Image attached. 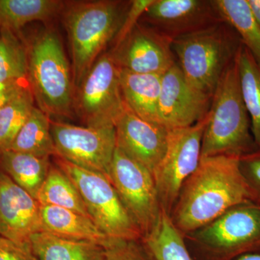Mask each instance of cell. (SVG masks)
Listing matches in <instances>:
<instances>
[{
	"instance_id": "obj_1",
	"label": "cell",
	"mask_w": 260,
	"mask_h": 260,
	"mask_svg": "<svg viewBox=\"0 0 260 260\" xmlns=\"http://www.w3.org/2000/svg\"><path fill=\"white\" fill-rule=\"evenodd\" d=\"M246 202L252 201L239 168V157H202L183 184L170 218L185 237Z\"/></svg>"
},
{
	"instance_id": "obj_2",
	"label": "cell",
	"mask_w": 260,
	"mask_h": 260,
	"mask_svg": "<svg viewBox=\"0 0 260 260\" xmlns=\"http://www.w3.org/2000/svg\"><path fill=\"white\" fill-rule=\"evenodd\" d=\"M237 57L224 72L212 97L201 158L215 155L240 158L258 149L242 97Z\"/></svg>"
},
{
	"instance_id": "obj_3",
	"label": "cell",
	"mask_w": 260,
	"mask_h": 260,
	"mask_svg": "<svg viewBox=\"0 0 260 260\" xmlns=\"http://www.w3.org/2000/svg\"><path fill=\"white\" fill-rule=\"evenodd\" d=\"M177 64L191 86L213 96L224 72L237 57L242 43L225 22L172 41Z\"/></svg>"
},
{
	"instance_id": "obj_4",
	"label": "cell",
	"mask_w": 260,
	"mask_h": 260,
	"mask_svg": "<svg viewBox=\"0 0 260 260\" xmlns=\"http://www.w3.org/2000/svg\"><path fill=\"white\" fill-rule=\"evenodd\" d=\"M28 83L39 109L49 117L70 116L75 88L60 39L44 30L28 49Z\"/></svg>"
},
{
	"instance_id": "obj_5",
	"label": "cell",
	"mask_w": 260,
	"mask_h": 260,
	"mask_svg": "<svg viewBox=\"0 0 260 260\" xmlns=\"http://www.w3.org/2000/svg\"><path fill=\"white\" fill-rule=\"evenodd\" d=\"M126 10L121 2L107 0L78 3L65 12L75 89L115 39Z\"/></svg>"
},
{
	"instance_id": "obj_6",
	"label": "cell",
	"mask_w": 260,
	"mask_h": 260,
	"mask_svg": "<svg viewBox=\"0 0 260 260\" xmlns=\"http://www.w3.org/2000/svg\"><path fill=\"white\" fill-rule=\"evenodd\" d=\"M194 260H236L260 251V204L233 207L211 223L185 237Z\"/></svg>"
},
{
	"instance_id": "obj_7",
	"label": "cell",
	"mask_w": 260,
	"mask_h": 260,
	"mask_svg": "<svg viewBox=\"0 0 260 260\" xmlns=\"http://www.w3.org/2000/svg\"><path fill=\"white\" fill-rule=\"evenodd\" d=\"M56 157V166L74 183L90 219L108 237L141 240L143 236L140 229L109 179Z\"/></svg>"
},
{
	"instance_id": "obj_8",
	"label": "cell",
	"mask_w": 260,
	"mask_h": 260,
	"mask_svg": "<svg viewBox=\"0 0 260 260\" xmlns=\"http://www.w3.org/2000/svg\"><path fill=\"white\" fill-rule=\"evenodd\" d=\"M126 109L119 68L104 53L75 89L73 110L86 126L99 128L115 126Z\"/></svg>"
},
{
	"instance_id": "obj_9",
	"label": "cell",
	"mask_w": 260,
	"mask_h": 260,
	"mask_svg": "<svg viewBox=\"0 0 260 260\" xmlns=\"http://www.w3.org/2000/svg\"><path fill=\"white\" fill-rule=\"evenodd\" d=\"M207 119L168 132L167 150L153 176L160 206L169 215L183 184L199 165Z\"/></svg>"
},
{
	"instance_id": "obj_10",
	"label": "cell",
	"mask_w": 260,
	"mask_h": 260,
	"mask_svg": "<svg viewBox=\"0 0 260 260\" xmlns=\"http://www.w3.org/2000/svg\"><path fill=\"white\" fill-rule=\"evenodd\" d=\"M110 181L143 237L155 226L162 211L153 174L116 148Z\"/></svg>"
},
{
	"instance_id": "obj_11",
	"label": "cell",
	"mask_w": 260,
	"mask_h": 260,
	"mask_svg": "<svg viewBox=\"0 0 260 260\" xmlns=\"http://www.w3.org/2000/svg\"><path fill=\"white\" fill-rule=\"evenodd\" d=\"M51 131L55 156L110 180L116 148L115 126L89 127L51 121Z\"/></svg>"
},
{
	"instance_id": "obj_12",
	"label": "cell",
	"mask_w": 260,
	"mask_h": 260,
	"mask_svg": "<svg viewBox=\"0 0 260 260\" xmlns=\"http://www.w3.org/2000/svg\"><path fill=\"white\" fill-rule=\"evenodd\" d=\"M212 97L191 86L176 62L162 75L158 123L168 129L193 125L208 115Z\"/></svg>"
},
{
	"instance_id": "obj_13",
	"label": "cell",
	"mask_w": 260,
	"mask_h": 260,
	"mask_svg": "<svg viewBox=\"0 0 260 260\" xmlns=\"http://www.w3.org/2000/svg\"><path fill=\"white\" fill-rule=\"evenodd\" d=\"M172 41L152 28L137 25L111 51L118 68L135 74L162 75L177 62Z\"/></svg>"
},
{
	"instance_id": "obj_14",
	"label": "cell",
	"mask_w": 260,
	"mask_h": 260,
	"mask_svg": "<svg viewBox=\"0 0 260 260\" xmlns=\"http://www.w3.org/2000/svg\"><path fill=\"white\" fill-rule=\"evenodd\" d=\"M141 18L172 41L223 21L214 1L207 0H154Z\"/></svg>"
},
{
	"instance_id": "obj_15",
	"label": "cell",
	"mask_w": 260,
	"mask_h": 260,
	"mask_svg": "<svg viewBox=\"0 0 260 260\" xmlns=\"http://www.w3.org/2000/svg\"><path fill=\"white\" fill-rule=\"evenodd\" d=\"M115 129L116 148L153 174L167 150L169 129L141 119L127 107Z\"/></svg>"
},
{
	"instance_id": "obj_16",
	"label": "cell",
	"mask_w": 260,
	"mask_h": 260,
	"mask_svg": "<svg viewBox=\"0 0 260 260\" xmlns=\"http://www.w3.org/2000/svg\"><path fill=\"white\" fill-rule=\"evenodd\" d=\"M43 232L41 205L37 200L0 172V236L18 243Z\"/></svg>"
},
{
	"instance_id": "obj_17",
	"label": "cell",
	"mask_w": 260,
	"mask_h": 260,
	"mask_svg": "<svg viewBox=\"0 0 260 260\" xmlns=\"http://www.w3.org/2000/svg\"><path fill=\"white\" fill-rule=\"evenodd\" d=\"M43 232L74 240L107 246L113 239L107 237L91 219L73 210L41 205Z\"/></svg>"
},
{
	"instance_id": "obj_18",
	"label": "cell",
	"mask_w": 260,
	"mask_h": 260,
	"mask_svg": "<svg viewBox=\"0 0 260 260\" xmlns=\"http://www.w3.org/2000/svg\"><path fill=\"white\" fill-rule=\"evenodd\" d=\"M119 78L121 93L128 109L144 120L159 124L162 75L135 74L119 69Z\"/></svg>"
},
{
	"instance_id": "obj_19",
	"label": "cell",
	"mask_w": 260,
	"mask_h": 260,
	"mask_svg": "<svg viewBox=\"0 0 260 260\" xmlns=\"http://www.w3.org/2000/svg\"><path fill=\"white\" fill-rule=\"evenodd\" d=\"M30 243L38 260H104L105 256V248L99 244L49 232L34 234Z\"/></svg>"
},
{
	"instance_id": "obj_20",
	"label": "cell",
	"mask_w": 260,
	"mask_h": 260,
	"mask_svg": "<svg viewBox=\"0 0 260 260\" xmlns=\"http://www.w3.org/2000/svg\"><path fill=\"white\" fill-rule=\"evenodd\" d=\"M141 242L151 260H194L185 237L162 209L155 226L143 236Z\"/></svg>"
},
{
	"instance_id": "obj_21",
	"label": "cell",
	"mask_w": 260,
	"mask_h": 260,
	"mask_svg": "<svg viewBox=\"0 0 260 260\" xmlns=\"http://www.w3.org/2000/svg\"><path fill=\"white\" fill-rule=\"evenodd\" d=\"M0 160L7 175L37 200L50 169V158L4 150H0Z\"/></svg>"
},
{
	"instance_id": "obj_22",
	"label": "cell",
	"mask_w": 260,
	"mask_h": 260,
	"mask_svg": "<svg viewBox=\"0 0 260 260\" xmlns=\"http://www.w3.org/2000/svg\"><path fill=\"white\" fill-rule=\"evenodd\" d=\"M28 49L14 32L0 30V92L28 86Z\"/></svg>"
},
{
	"instance_id": "obj_23",
	"label": "cell",
	"mask_w": 260,
	"mask_h": 260,
	"mask_svg": "<svg viewBox=\"0 0 260 260\" xmlns=\"http://www.w3.org/2000/svg\"><path fill=\"white\" fill-rule=\"evenodd\" d=\"M64 3L56 0H0V30H18L35 20H50Z\"/></svg>"
},
{
	"instance_id": "obj_24",
	"label": "cell",
	"mask_w": 260,
	"mask_h": 260,
	"mask_svg": "<svg viewBox=\"0 0 260 260\" xmlns=\"http://www.w3.org/2000/svg\"><path fill=\"white\" fill-rule=\"evenodd\" d=\"M51 118L39 108L31 114L7 150L50 158L56 155L51 131Z\"/></svg>"
},
{
	"instance_id": "obj_25",
	"label": "cell",
	"mask_w": 260,
	"mask_h": 260,
	"mask_svg": "<svg viewBox=\"0 0 260 260\" xmlns=\"http://www.w3.org/2000/svg\"><path fill=\"white\" fill-rule=\"evenodd\" d=\"M241 90L250 118L251 133L260 149V66L244 45L237 54Z\"/></svg>"
},
{
	"instance_id": "obj_26",
	"label": "cell",
	"mask_w": 260,
	"mask_h": 260,
	"mask_svg": "<svg viewBox=\"0 0 260 260\" xmlns=\"http://www.w3.org/2000/svg\"><path fill=\"white\" fill-rule=\"evenodd\" d=\"M224 22L237 32L243 45L260 66V28L253 18L246 0H214Z\"/></svg>"
},
{
	"instance_id": "obj_27",
	"label": "cell",
	"mask_w": 260,
	"mask_h": 260,
	"mask_svg": "<svg viewBox=\"0 0 260 260\" xmlns=\"http://www.w3.org/2000/svg\"><path fill=\"white\" fill-rule=\"evenodd\" d=\"M37 201L43 206L59 207L90 218L74 183L57 166H51Z\"/></svg>"
},
{
	"instance_id": "obj_28",
	"label": "cell",
	"mask_w": 260,
	"mask_h": 260,
	"mask_svg": "<svg viewBox=\"0 0 260 260\" xmlns=\"http://www.w3.org/2000/svg\"><path fill=\"white\" fill-rule=\"evenodd\" d=\"M34 107L28 85L19 90L0 109V150L9 148Z\"/></svg>"
},
{
	"instance_id": "obj_29",
	"label": "cell",
	"mask_w": 260,
	"mask_h": 260,
	"mask_svg": "<svg viewBox=\"0 0 260 260\" xmlns=\"http://www.w3.org/2000/svg\"><path fill=\"white\" fill-rule=\"evenodd\" d=\"M104 248V260H151L141 240L113 239Z\"/></svg>"
},
{
	"instance_id": "obj_30",
	"label": "cell",
	"mask_w": 260,
	"mask_h": 260,
	"mask_svg": "<svg viewBox=\"0 0 260 260\" xmlns=\"http://www.w3.org/2000/svg\"><path fill=\"white\" fill-rule=\"evenodd\" d=\"M239 168L251 201L260 204V149L239 158Z\"/></svg>"
},
{
	"instance_id": "obj_31",
	"label": "cell",
	"mask_w": 260,
	"mask_h": 260,
	"mask_svg": "<svg viewBox=\"0 0 260 260\" xmlns=\"http://www.w3.org/2000/svg\"><path fill=\"white\" fill-rule=\"evenodd\" d=\"M153 1L154 0H134L131 2L124 15L121 28L114 39V48L120 45L125 40L126 38L138 25V20L142 18Z\"/></svg>"
},
{
	"instance_id": "obj_32",
	"label": "cell",
	"mask_w": 260,
	"mask_h": 260,
	"mask_svg": "<svg viewBox=\"0 0 260 260\" xmlns=\"http://www.w3.org/2000/svg\"><path fill=\"white\" fill-rule=\"evenodd\" d=\"M0 260L38 259L30 242H15L0 236Z\"/></svg>"
},
{
	"instance_id": "obj_33",
	"label": "cell",
	"mask_w": 260,
	"mask_h": 260,
	"mask_svg": "<svg viewBox=\"0 0 260 260\" xmlns=\"http://www.w3.org/2000/svg\"><path fill=\"white\" fill-rule=\"evenodd\" d=\"M246 1L253 18L260 28V0H246Z\"/></svg>"
},
{
	"instance_id": "obj_34",
	"label": "cell",
	"mask_w": 260,
	"mask_h": 260,
	"mask_svg": "<svg viewBox=\"0 0 260 260\" xmlns=\"http://www.w3.org/2000/svg\"><path fill=\"white\" fill-rule=\"evenodd\" d=\"M23 88H25V87H23ZM21 88H23L8 90V91L0 92V109H1L3 107V106Z\"/></svg>"
},
{
	"instance_id": "obj_35",
	"label": "cell",
	"mask_w": 260,
	"mask_h": 260,
	"mask_svg": "<svg viewBox=\"0 0 260 260\" xmlns=\"http://www.w3.org/2000/svg\"><path fill=\"white\" fill-rule=\"evenodd\" d=\"M236 260H260V251L239 256Z\"/></svg>"
}]
</instances>
